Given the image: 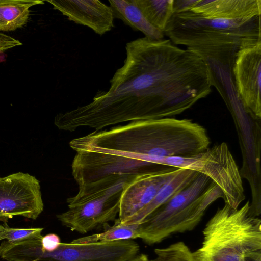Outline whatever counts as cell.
Instances as JSON below:
<instances>
[{"label":"cell","mask_w":261,"mask_h":261,"mask_svg":"<svg viewBox=\"0 0 261 261\" xmlns=\"http://www.w3.org/2000/svg\"><path fill=\"white\" fill-rule=\"evenodd\" d=\"M122 67L149 120L180 114L212 91L209 65L169 39L127 42Z\"/></svg>","instance_id":"obj_1"},{"label":"cell","mask_w":261,"mask_h":261,"mask_svg":"<svg viewBox=\"0 0 261 261\" xmlns=\"http://www.w3.org/2000/svg\"><path fill=\"white\" fill-rule=\"evenodd\" d=\"M99 143L105 153L154 164L157 158L198 154L208 148L210 140L206 129L192 120L170 117L133 121L102 130Z\"/></svg>","instance_id":"obj_2"},{"label":"cell","mask_w":261,"mask_h":261,"mask_svg":"<svg viewBox=\"0 0 261 261\" xmlns=\"http://www.w3.org/2000/svg\"><path fill=\"white\" fill-rule=\"evenodd\" d=\"M175 45H181L202 58L232 68L237 53L261 39L260 16L236 20L208 19L187 11L174 13L164 32Z\"/></svg>","instance_id":"obj_3"},{"label":"cell","mask_w":261,"mask_h":261,"mask_svg":"<svg viewBox=\"0 0 261 261\" xmlns=\"http://www.w3.org/2000/svg\"><path fill=\"white\" fill-rule=\"evenodd\" d=\"M249 201L234 208L225 202L203 231L201 247L192 252L195 261H245L261 250V220L250 212Z\"/></svg>","instance_id":"obj_4"},{"label":"cell","mask_w":261,"mask_h":261,"mask_svg":"<svg viewBox=\"0 0 261 261\" xmlns=\"http://www.w3.org/2000/svg\"><path fill=\"white\" fill-rule=\"evenodd\" d=\"M219 198L224 199L220 188L199 173L188 186L138 224L139 238L153 245L173 234L191 230Z\"/></svg>","instance_id":"obj_5"},{"label":"cell","mask_w":261,"mask_h":261,"mask_svg":"<svg viewBox=\"0 0 261 261\" xmlns=\"http://www.w3.org/2000/svg\"><path fill=\"white\" fill-rule=\"evenodd\" d=\"M135 176L110 175L79 186L76 195L67 199L68 209L57 215V219L62 225L81 234L114 221L124 185Z\"/></svg>","instance_id":"obj_6"},{"label":"cell","mask_w":261,"mask_h":261,"mask_svg":"<svg viewBox=\"0 0 261 261\" xmlns=\"http://www.w3.org/2000/svg\"><path fill=\"white\" fill-rule=\"evenodd\" d=\"M41 239L16 243L4 240L0 244V258L6 261H128L140 250L133 240H125L88 244L61 243L56 250L46 252L41 249Z\"/></svg>","instance_id":"obj_7"},{"label":"cell","mask_w":261,"mask_h":261,"mask_svg":"<svg viewBox=\"0 0 261 261\" xmlns=\"http://www.w3.org/2000/svg\"><path fill=\"white\" fill-rule=\"evenodd\" d=\"M153 163L205 175L220 188L225 202L234 208H238L245 199L240 172L225 142L214 145L194 155L157 158Z\"/></svg>","instance_id":"obj_8"},{"label":"cell","mask_w":261,"mask_h":261,"mask_svg":"<svg viewBox=\"0 0 261 261\" xmlns=\"http://www.w3.org/2000/svg\"><path fill=\"white\" fill-rule=\"evenodd\" d=\"M39 180L18 172L0 177V221L8 223L15 216L36 220L43 210Z\"/></svg>","instance_id":"obj_9"},{"label":"cell","mask_w":261,"mask_h":261,"mask_svg":"<svg viewBox=\"0 0 261 261\" xmlns=\"http://www.w3.org/2000/svg\"><path fill=\"white\" fill-rule=\"evenodd\" d=\"M238 98L254 120L261 118V39L242 46L232 66Z\"/></svg>","instance_id":"obj_10"},{"label":"cell","mask_w":261,"mask_h":261,"mask_svg":"<svg viewBox=\"0 0 261 261\" xmlns=\"http://www.w3.org/2000/svg\"><path fill=\"white\" fill-rule=\"evenodd\" d=\"M174 167L156 169L136 175L126 181L122 193L118 219L124 224L146 206L174 174Z\"/></svg>","instance_id":"obj_11"},{"label":"cell","mask_w":261,"mask_h":261,"mask_svg":"<svg viewBox=\"0 0 261 261\" xmlns=\"http://www.w3.org/2000/svg\"><path fill=\"white\" fill-rule=\"evenodd\" d=\"M54 9L69 21L86 26L102 35L114 27V17L110 7L98 0L46 1Z\"/></svg>","instance_id":"obj_12"},{"label":"cell","mask_w":261,"mask_h":261,"mask_svg":"<svg viewBox=\"0 0 261 261\" xmlns=\"http://www.w3.org/2000/svg\"><path fill=\"white\" fill-rule=\"evenodd\" d=\"M190 11L208 19L253 18L260 16L261 0H197Z\"/></svg>","instance_id":"obj_13"},{"label":"cell","mask_w":261,"mask_h":261,"mask_svg":"<svg viewBox=\"0 0 261 261\" xmlns=\"http://www.w3.org/2000/svg\"><path fill=\"white\" fill-rule=\"evenodd\" d=\"M198 173L189 169L177 168L174 174L165 184L153 199L124 224L132 225L141 223L156 209L188 186Z\"/></svg>","instance_id":"obj_14"},{"label":"cell","mask_w":261,"mask_h":261,"mask_svg":"<svg viewBox=\"0 0 261 261\" xmlns=\"http://www.w3.org/2000/svg\"><path fill=\"white\" fill-rule=\"evenodd\" d=\"M114 18L122 20L135 31L142 33L145 37L153 39H164V34L153 27L145 17L135 0H109Z\"/></svg>","instance_id":"obj_15"},{"label":"cell","mask_w":261,"mask_h":261,"mask_svg":"<svg viewBox=\"0 0 261 261\" xmlns=\"http://www.w3.org/2000/svg\"><path fill=\"white\" fill-rule=\"evenodd\" d=\"M39 0H0V31H14L27 22L30 8L43 4Z\"/></svg>","instance_id":"obj_16"},{"label":"cell","mask_w":261,"mask_h":261,"mask_svg":"<svg viewBox=\"0 0 261 261\" xmlns=\"http://www.w3.org/2000/svg\"><path fill=\"white\" fill-rule=\"evenodd\" d=\"M102 226L105 228L103 231L79 238L72 240L70 243L88 244L133 240L139 238L138 224H122L118 218L115 219L113 226H110L106 224Z\"/></svg>","instance_id":"obj_17"},{"label":"cell","mask_w":261,"mask_h":261,"mask_svg":"<svg viewBox=\"0 0 261 261\" xmlns=\"http://www.w3.org/2000/svg\"><path fill=\"white\" fill-rule=\"evenodd\" d=\"M146 19L163 32L174 14V0H135Z\"/></svg>","instance_id":"obj_18"},{"label":"cell","mask_w":261,"mask_h":261,"mask_svg":"<svg viewBox=\"0 0 261 261\" xmlns=\"http://www.w3.org/2000/svg\"><path fill=\"white\" fill-rule=\"evenodd\" d=\"M154 253L155 257L147 261H195L190 248L181 241L155 249Z\"/></svg>","instance_id":"obj_19"},{"label":"cell","mask_w":261,"mask_h":261,"mask_svg":"<svg viewBox=\"0 0 261 261\" xmlns=\"http://www.w3.org/2000/svg\"><path fill=\"white\" fill-rule=\"evenodd\" d=\"M43 228H12L7 223L0 224V241L6 240L9 243H16L23 240L39 239L42 237Z\"/></svg>","instance_id":"obj_20"},{"label":"cell","mask_w":261,"mask_h":261,"mask_svg":"<svg viewBox=\"0 0 261 261\" xmlns=\"http://www.w3.org/2000/svg\"><path fill=\"white\" fill-rule=\"evenodd\" d=\"M61 243L60 237L55 233H49L42 236L41 246L42 251L52 252L58 248Z\"/></svg>","instance_id":"obj_21"},{"label":"cell","mask_w":261,"mask_h":261,"mask_svg":"<svg viewBox=\"0 0 261 261\" xmlns=\"http://www.w3.org/2000/svg\"><path fill=\"white\" fill-rule=\"evenodd\" d=\"M22 43L18 40L0 33V54L11 48L20 46Z\"/></svg>","instance_id":"obj_22"},{"label":"cell","mask_w":261,"mask_h":261,"mask_svg":"<svg viewBox=\"0 0 261 261\" xmlns=\"http://www.w3.org/2000/svg\"><path fill=\"white\" fill-rule=\"evenodd\" d=\"M197 0H174V13L190 11L194 6Z\"/></svg>","instance_id":"obj_23"},{"label":"cell","mask_w":261,"mask_h":261,"mask_svg":"<svg viewBox=\"0 0 261 261\" xmlns=\"http://www.w3.org/2000/svg\"><path fill=\"white\" fill-rule=\"evenodd\" d=\"M245 261H261V250L247 254L245 256Z\"/></svg>","instance_id":"obj_24"},{"label":"cell","mask_w":261,"mask_h":261,"mask_svg":"<svg viewBox=\"0 0 261 261\" xmlns=\"http://www.w3.org/2000/svg\"><path fill=\"white\" fill-rule=\"evenodd\" d=\"M148 259V257L146 254L139 253L135 257L128 261H147Z\"/></svg>","instance_id":"obj_25"}]
</instances>
